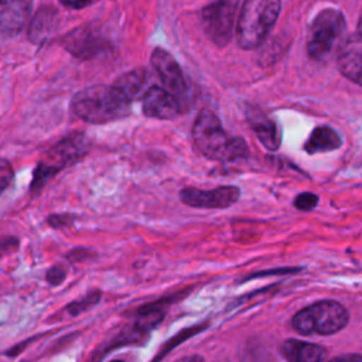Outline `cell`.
I'll list each match as a JSON object with an SVG mask.
<instances>
[{
    "mask_svg": "<svg viewBox=\"0 0 362 362\" xmlns=\"http://www.w3.org/2000/svg\"><path fill=\"white\" fill-rule=\"evenodd\" d=\"M88 150L89 140L86 139L85 133L74 132L66 134L49 150H47L42 160L38 161L33 174L30 191L37 194L57 173L81 160Z\"/></svg>",
    "mask_w": 362,
    "mask_h": 362,
    "instance_id": "obj_4",
    "label": "cell"
},
{
    "mask_svg": "<svg viewBox=\"0 0 362 362\" xmlns=\"http://www.w3.org/2000/svg\"><path fill=\"white\" fill-rule=\"evenodd\" d=\"M31 1H3L0 8V31L3 38L17 35L31 11Z\"/></svg>",
    "mask_w": 362,
    "mask_h": 362,
    "instance_id": "obj_14",
    "label": "cell"
},
{
    "mask_svg": "<svg viewBox=\"0 0 362 362\" xmlns=\"http://www.w3.org/2000/svg\"><path fill=\"white\" fill-rule=\"evenodd\" d=\"M318 202V195L314 192H301L294 198V206L300 211H311Z\"/></svg>",
    "mask_w": 362,
    "mask_h": 362,
    "instance_id": "obj_20",
    "label": "cell"
},
{
    "mask_svg": "<svg viewBox=\"0 0 362 362\" xmlns=\"http://www.w3.org/2000/svg\"><path fill=\"white\" fill-rule=\"evenodd\" d=\"M129 102L113 85H92L76 92L71 99L72 113L90 124L120 120L130 113Z\"/></svg>",
    "mask_w": 362,
    "mask_h": 362,
    "instance_id": "obj_1",
    "label": "cell"
},
{
    "mask_svg": "<svg viewBox=\"0 0 362 362\" xmlns=\"http://www.w3.org/2000/svg\"><path fill=\"white\" fill-rule=\"evenodd\" d=\"M177 362H202V358L198 355H191V356H185Z\"/></svg>",
    "mask_w": 362,
    "mask_h": 362,
    "instance_id": "obj_28",
    "label": "cell"
},
{
    "mask_svg": "<svg viewBox=\"0 0 362 362\" xmlns=\"http://www.w3.org/2000/svg\"><path fill=\"white\" fill-rule=\"evenodd\" d=\"M150 74L144 68H134L130 69L115 81L113 86L129 100L133 102L134 99L140 98L141 95L144 96L146 92L148 90L147 83H148Z\"/></svg>",
    "mask_w": 362,
    "mask_h": 362,
    "instance_id": "obj_16",
    "label": "cell"
},
{
    "mask_svg": "<svg viewBox=\"0 0 362 362\" xmlns=\"http://www.w3.org/2000/svg\"><path fill=\"white\" fill-rule=\"evenodd\" d=\"M342 144V140L339 134L329 126H318L315 127L307 141L304 143V150L308 154H317V153H325L339 148Z\"/></svg>",
    "mask_w": 362,
    "mask_h": 362,
    "instance_id": "obj_18",
    "label": "cell"
},
{
    "mask_svg": "<svg viewBox=\"0 0 362 362\" xmlns=\"http://www.w3.org/2000/svg\"><path fill=\"white\" fill-rule=\"evenodd\" d=\"M238 10V1L223 0L206 4L201 10V23L208 38L218 47H225L230 38Z\"/></svg>",
    "mask_w": 362,
    "mask_h": 362,
    "instance_id": "obj_7",
    "label": "cell"
},
{
    "mask_svg": "<svg viewBox=\"0 0 362 362\" xmlns=\"http://www.w3.org/2000/svg\"><path fill=\"white\" fill-rule=\"evenodd\" d=\"M281 352L288 362H322L325 348L298 339H287L281 344Z\"/></svg>",
    "mask_w": 362,
    "mask_h": 362,
    "instance_id": "obj_17",
    "label": "cell"
},
{
    "mask_svg": "<svg viewBox=\"0 0 362 362\" xmlns=\"http://www.w3.org/2000/svg\"><path fill=\"white\" fill-rule=\"evenodd\" d=\"M75 221L74 215H66V214H59V215H51L48 218V223L52 228H64V226H69L72 225V222Z\"/></svg>",
    "mask_w": 362,
    "mask_h": 362,
    "instance_id": "obj_23",
    "label": "cell"
},
{
    "mask_svg": "<svg viewBox=\"0 0 362 362\" xmlns=\"http://www.w3.org/2000/svg\"><path fill=\"white\" fill-rule=\"evenodd\" d=\"M281 3L277 0H246L239 11L236 41L243 49L257 48L273 28Z\"/></svg>",
    "mask_w": 362,
    "mask_h": 362,
    "instance_id": "obj_3",
    "label": "cell"
},
{
    "mask_svg": "<svg viewBox=\"0 0 362 362\" xmlns=\"http://www.w3.org/2000/svg\"><path fill=\"white\" fill-rule=\"evenodd\" d=\"M329 362H362V355H356V354L341 355V356L331 359Z\"/></svg>",
    "mask_w": 362,
    "mask_h": 362,
    "instance_id": "obj_25",
    "label": "cell"
},
{
    "mask_svg": "<svg viewBox=\"0 0 362 362\" xmlns=\"http://www.w3.org/2000/svg\"><path fill=\"white\" fill-rule=\"evenodd\" d=\"M61 45L65 51L79 59L95 58L109 48V42L89 24L76 27L65 34L61 38Z\"/></svg>",
    "mask_w": 362,
    "mask_h": 362,
    "instance_id": "obj_10",
    "label": "cell"
},
{
    "mask_svg": "<svg viewBox=\"0 0 362 362\" xmlns=\"http://www.w3.org/2000/svg\"><path fill=\"white\" fill-rule=\"evenodd\" d=\"M246 119L250 129L256 134L257 140L267 150H277L281 143V132L277 123L259 106L247 105L246 106Z\"/></svg>",
    "mask_w": 362,
    "mask_h": 362,
    "instance_id": "obj_13",
    "label": "cell"
},
{
    "mask_svg": "<svg viewBox=\"0 0 362 362\" xmlns=\"http://www.w3.org/2000/svg\"><path fill=\"white\" fill-rule=\"evenodd\" d=\"M141 109L144 116L158 120H170L177 117L184 106L164 88L161 86H150L146 95L143 96Z\"/></svg>",
    "mask_w": 362,
    "mask_h": 362,
    "instance_id": "obj_11",
    "label": "cell"
},
{
    "mask_svg": "<svg viewBox=\"0 0 362 362\" xmlns=\"http://www.w3.org/2000/svg\"><path fill=\"white\" fill-rule=\"evenodd\" d=\"M100 298V293L99 291H93V293H89L86 297H83L82 300H78V301H74L68 305V311L69 314L72 315H76L85 310H88L89 307H92L93 304H96Z\"/></svg>",
    "mask_w": 362,
    "mask_h": 362,
    "instance_id": "obj_19",
    "label": "cell"
},
{
    "mask_svg": "<svg viewBox=\"0 0 362 362\" xmlns=\"http://www.w3.org/2000/svg\"><path fill=\"white\" fill-rule=\"evenodd\" d=\"M337 64L345 78L362 86V35L359 33L351 34L341 42Z\"/></svg>",
    "mask_w": 362,
    "mask_h": 362,
    "instance_id": "obj_12",
    "label": "cell"
},
{
    "mask_svg": "<svg viewBox=\"0 0 362 362\" xmlns=\"http://www.w3.org/2000/svg\"><path fill=\"white\" fill-rule=\"evenodd\" d=\"M358 33L362 35V17H361V20L358 23Z\"/></svg>",
    "mask_w": 362,
    "mask_h": 362,
    "instance_id": "obj_29",
    "label": "cell"
},
{
    "mask_svg": "<svg viewBox=\"0 0 362 362\" xmlns=\"http://www.w3.org/2000/svg\"><path fill=\"white\" fill-rule=\"evenodd\" d=\"M66 257L71 260V262H83L89 257H92V250L89 249H85V247H75L74 250H71Z\"/></svg>",
    "mask_w": 362,
    "mask_h": 362,
    "instance_id": "obj_24",
    "label": "cell"
},
{
    "mask_svg": "<svg viewBox=\"0 0 362 362\" xmlns=\"http://www.w3.org/2000/svg\"><path fill=\"white\" fill-rule=\"evenodd\" d=\"M150 64L158 75L164 89L171 93L182 106L187 105L188 86L175 58L164 48L156 47L150 57Z\"/></svg>",
    "mask_w": 362,
    "mask_h": 362,
    "instance_id": "obj_8",
    "label": "cell"
},
{
    "mask_svg": "<svg viewBox=\"0 0 362 362\" xmlns=\"http://www.w3.org/2000/svg\"><path fill=\"white\" fill-rule=\"evenodd\" d=\"M61 4L66 8H75V10H79V8H83V7H88L90 6L92 3L90 1H76V3H72V1H61Z\"/></svg>",
    "mask_w": 362,
    "mask_h": 362,
    "instance_id": "obj_26",
    "label": "cell"
},
{
    "mask_svg": "<svg viewBox=\"0 0 362 362\" xmlns=\"http://www.w3.org/2000/svg\"><path fill=\"white\" fill-rule=\"evenodd\" d=\"M112 362H123V361H112Z\"/></svg>",
    "mask_w": 362,
    "mask_h": 362,
    "instance_id": "obj_30",
    "label": "cell"
},
{
    "mask_svg": "<svg viewBox=\"0 0 362 362\" xmlns=\"http://www.w3.org/2000/svg\"><path fill=\"white\" fill-rule=\"evenodd\" d=\"M240 197V189L235 185H221L211 189L187 187L180 191V199L192 208L223 209L232 206Z\"/></svg>",
    "mask_w": 362,
    "mask_h": 362,
    "instance_id": "obj_9",
    "label": "cell"
},
{
    "mask_svg": "<svg viewBox=\"0 0 362 362\" xmlns=\"http://www.w3.org/2000/svg\"><path fill=\"white\" fill-rule=\"evenodd\" d=\"M13 182V168L6 158L0 163V191L3 192Z\"/></svg>",
    "mask_w": 362,
    "mask_h": 362,
    "instance_id": "obj_21",
    "label": "cell"
},
{
    "mask_svg": "<svg viewBox=\"0 0 362 362\" xmlns=\"http://www.w3.org/2000/svg\"><path fill=\"white\" fill-rule=\"evenodd\" d=\"M294 269H280V270H267V273H264V272H259V273H256V274H253V276H250V277H247V279H255V277H263V276H267V274H276V273H291Z\"/></svg>",
    "mask_w": 362,
    "mask_h": 362,
    "instance_id": "obj_27",
    "label": "cell"
},
{
    "mask_svg": "<svg viewBox=\"0 0 362 362\" xmlns=\"http://www.w3.org/2000/svg\"><path fill=\"white\" fill-rule=\"evenodd\" d=\"M65 277H66V270L62 266H59V264L52 266L51 269H48L47 276H45L47 281L49 284H52V286H57V284L62 283L65 280Z\"/></svg>",
    "mask_w": 362,
    "mask_h": 362,
    "instance_id": "obj_22",
    "label": "cell"
},
{
    "mask_svg": "<svg viewBox=\"0 0 362 362\" xmlns=\"http://www.w3.org/2000/svg\"><path fill=\"white\" fill-rule=\"evenodd\" d=\"M192 140L202 156L209 160L236 161L247 157V144L242 137H229L219 117L202 109L192 124Z\"/></svg>",
    "mask_w": 362,
    "mask_h": 362,
    "instance_id": "obj_2",
    "label": "cell"
},
{
    "mask_svg": "<svg viewBox=\"0 0 362 362\" xmlns=\"http://www.w3.org/2000/svg\"><path fill=\"white\" fill-rule=\"evenodd\" d=\"M58 27V11L52 6H41L28 25V40L33 44L48 41Z\"/></svg>",
    "mask_w": 362,
    "mask_h": 362,
    "instance_id": "obj_15",
    "label": "cell"
},
{
    "mask_svg": "<svg viewBox=\"0 0 362 362\" xmlns=\"http://www.w3.org/2000/svg\"><path fill=\"white\" fill-rule=\"evenodd\" d=\"M348 311L337 301H317L294 314L291 324L304 335H331L348 324Z\"/></svg>",
    "mask_w": 362,
    "mask_h": 362,
    "instance_id": "obj_5",
    "label": "cell"
},
{
    "mask_svg": "<svg viewBox=\"0 0 362 362\" xmlns=\"http://www.w3.org/2000/svg\"><path fill=\"white\" fill-rule=\"evenodd\" d=\"M345 33V18L334 8L321 10L311 23L307 52L313 59H325Z\"/></svg>",
    "mask_w": 362,
    "mask_h": 362,
    "instance_id": "obj_6",
    "label": "cell"
}]
</instances>
